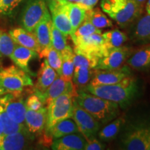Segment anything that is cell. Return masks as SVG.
I'll list each match as a JSON object with an SVG mask.
<instances>
[{
    "instance_id": "cell-1",
    "label": "cell",
    "mask_w": 150,
    "mask_h": 150,
    "mask_svg": "<svg viewBox=\"0 0 150 150\" xmlns=\"http://www.w3.org/2000/svg\"><path fill=\"white\" fill-rule=\"evenodd\" d=\"M83 91L111 101L119 106L125 108L134 100L138 93V86L135 78L130 75L117 83L102 86L87 85Z\"/></svg>"
},
{
    "instance_id": "cell-2",
    "label": "cell",
    "mask_w": 150,
    "mask_h": 150,
    "mask_svg": "<svg viewBox=\"0 0 150 150\" xmlns=\"http://www.w3.org/2000/svg\"><path fill=\"white\" fill-rule=\"evenodd\" d=\"M74 100L101 125H107L119 115L120 108L117 104L87 92L78 93Z\"/></svg>"
},
{
    "instance_id": "cell-3",
    "label": "cell",
    "mask_w": 150,
    "mask_h": 150,
    "mask_svg": "<svg viewBox=\"0 0 150 150\" xmlns=\"http://www.w3.org/2000/svg\"><path fill=\"white\" fill-rule=\"evenodd\" d=\"M101 7L121 27L132 24L141 16L143 6L132 0H102Z\"/></svg>"
},
{
    "instance_id": "cell-4",
    "label": "cell",
    "mask_w": 150,
    "mask_h": 150,
    "mask_svg": "<svg viewBox=\"0 0 150 150\" xmlns=\"http://www.w3.org/2000/svg\"><path fill=\"white\" fill-rule=\"evenodd\" d=\"M74 99V97L72 93H66L56 97L47 106V133L59 121L72 118Z\"/></svg>"
},
{
    "instance_id": "cell-5",
    "label": "cell",
    "mask_w": 150,
    "mask_h": 150,
    "mask_svg": "<svg viewBox=\"0 0 150 150\" xmlns=\"http://www.w3.org/2000/svg\"><path fill=\"white\" fill-rule=\"evenodd\" d=\"M33 86L28 73L14 65L0 67V88L8 93H21L24 88Z\"/></svg>"
},
{
    "instance_id": "cell-6",
    "label": "cell",
    "mask_w": 150,
    "mask_h": 150,
    "mask_svg": "<svg viewBox=\"0 0 150 150\" xmlns=\"http://www.w3.org/2000/svg\"><path fill=\"white\" fill-rule=\"evenodd\" d=\"M72 119L77 125L79 132L83 135L87 141L95 138L102 125L89 112L81 107L74 99Z\"/></svg>"
},
{
    "instance_id": "cell-7",
    "label": "cell",
    "mask_w": 150,
    "mask_h": 150,
    "mask_svg": "<svg viewBox=\"0 0 150 150\" xmlns=\"http://www.w3.org/2000/svg\"><path fill=\"white\" fill-rule=\"evenodd\" d=\"M74 52L99 60L107 54L104 45L102 33H95L76 38L74 41Z\"/></svg>"
},
{
    "instance_id": "cell-8",
    "label": "cell",
    "mask_w": 150,
    "mask_h": 150,
    "mask_svg": "<svg viewBox=\"0 0 150 150\" xmlns=\"http://www.w3.org/2000/svg\"><path fill=\"white\" fill-rule=\"evenodd\" d=\"M49 12L45 0H29L22 12L21 24L22 28L33 32L35 27Z\"/></svg>"
},
{
    "instance_id": "cell-9",
    "label": "cell",
    "mask_w": 150,
    "mask_h": 150,
    "mask_svg": "<svg viewBox=\"0 0 150 150\" xmlns=\"http://www.w3.org/2000/svg\"><path fill=\"white\" fill-rule=\"evenodd\" d=\"M67 0H48L53 24L66 36L72 35V28L68 14Z\"/></svg>"
},
{
    "instance_id": "cell-10",
    "label": "cell",
    "mask_w": 150,
    "mask_h": 150,
    "mask_svg": "<svg viewBox=\"0 0 150 150\" xmlns=\"http://www.w3.org/2000/svg\"><path fill=\"white\" fill-rule=\"evenodd\" d=\"M20 93H10L0 97V103L8 115L13 120L25 126V115L27 111L25 102L20 97Z\"/></svg>"
},
{
    "instance_id": "cell-11",
    "label": "cell",
    "mask_w": 150,
    "mask_h": 150,
    "mask_svg": "<svg viewBox=\"0 0 150 150\" xmlns=\"http://www.w3.org/2000/svg\"><path fill=\"white\" fill-rule=\"evenodd\" d=\"M66 93H72L74 97L78 94L76 86L72 81H66L59 76L44 93L42 94H35L42 99L44 105L46 104L47 106L56 97Z\"/></svg>"
},
{
    "instance_id": "cell-12",
    "label": "cell",
    "mask_w": 150,
    "mask_h": 150,
    "mask_svg": "<svg viewBox=\"0 0 150 150\" xmlns=\"http://www.w3.org/2000/svg\"><path fill=\"white\" fill-rule=\"evenodd\" d=\"M131 54L129 47L121 46L112 49L106 56L99 60L95 69L97 70H115L122 66Z\"/></svg>"
},
{
    "instance_id": "cell-13",
    "label": "cell",
    "mask_w": 150,
    "mask_h": 150,
    "mask_svg": "<svg viewBox=\"0 0 150 150\" xmlns=\"http://www.w3.org/2000/svg\"><path fill=\"white\" fill-rule=\"evenodd\" d=\"M95 70V74L88 85L102 86L117 83L124 78L130 76L131 74L128 65L115 70Z\"/></svg>"
},
{
    "instance_id": "cell-14",
    "label": "cell",
    "mask_w": 150,
    "mask_h": 150,
    "mask_svg": "<svg viewBox=\"0 0 150 150\" xmlns=\"http://www.w3.org/2000/svg\"><path fill=\"white\" fill-rule=\"evenodd\" d=\"M150 127H140L127 133L122 140L124 149L147 150Z\"/></svg>"
},
{
    "instance_id": "cell-15",
    "label": "cell",
    "mask_w": 150,
    "mask_h": 150,
    "mask_svg": "<svg viewBox=\"0 0 150 150\" xmlns=\"http://www.w3.org/2000/svg\"><path fill=\"white\" fill-rule=\"evenodd\" d=\"M131 30V39L133 42L138 45L150 43V14L137 19Z\"/></svg>"
},
{
    "instance_id": "cell-16",
    "label": "cell",
    "mask_w": 150,
    "mask_h": 150,
    "mask_svg": "<svg viewBox=\"0 0 150 150\" xmlns=\"http://www.w3.org/2000/svg\"><path fill=\"white\" fill-rule=\"evenodd\" d=\"M31 133L27 128L18 132L6 135L0 142V150H19L24 149L29 142Z\"/></svg>"
},
{
    "instance_id": "cell-17",
    "label": "cell",
    "mask_w": 150,
    "mask_h": 150,
    "mask_svg": "<svg viewBox=\"0 0 150 150\" xmlns=\"http://www.w3.org/2000/svg\"><path fill=\"white\" fill-rule=\"evenodd\" d=\"M87 140L83 135L74 133L56 138L52 145V149L54 150H82L86 145Z\"/></svg>"
},
{
    "instance_id": "cell-18",
    "label": "cell",
    "mask_w": 150,
    "mask_h": 150,
    "mask_svg": "<svg viewBox=\"0 0 150 150\" xmlns=\"http://www.w3.org/2000/svg\"><path fill=\"white\" fill-rule=\"evenodd\" d=\"M47 107L33 110L27 109L25 115V127L31 134H38L45 128Z\"/></svg>"
},
{
    "instance_id": "cell-19",
    "label": "cell",
    "mask_w": 150,
    "mask_h": 150,
    "mask_svg": "<svg viewBox=\"0 0 150 150\" xmlns=\"http://www.w3.org/2000/svg\"><path fill=\"white\" fill-rule=\"evenodd\" d=\"M52 20L50 12H47L33 30L41 50L52 46Z\"/></svg>"
},
{
    "instance_id": "cell-20",
    "label": "cell",
    "mask_w": 150,
    "mask_h": 150,
    "mask_svg": "<svg viewBox=\"0 0 150 150\" xmlns=\"http://www.w3.org/2000/svg\"><path fill=\"white\" fill-rule=\"evenodd\" d=\"M59 76L58 73L48 64L47 60L45 59L38 73L37 81L35 85V93L42 94L44 93Z\"/></svg>"
},
{
    "instance_id": "cell-21",
    "label": "cell",
    "mask_w": 150,
    "mask_h": 150,
    "mask_svg": "<svg viewBox=\"0 0 150 150\" xmlns=\"http://www.w3.org/2000/svg\"><path fill=\"white\" fill-rule=\"evenodd\" d=\"M127 64L131 69L137 71L150 70V43L144 45L131 54L127 59Z\"/></svg>"
},
{
    "instance_id": "cell-22",
    "label": "cell",
    "mask_w": 150,
    "mask_h": 150,
    "mask_svg": "<svg viewBox=\"0 0 150 150\" xmlns=\"http://www.w3.org/2000/svg\"><path fill=\"white\" fill-rule=\"evenodd\" d=\"M38 52L25 47L16 44L15 48L11 54L10 59L18 67L28 74L31 73L29 65L31 60L38 56Z\"/></svg>"
},
{
    "instance_id": "cell-23",
    "label": "cell",
    "mask_w": 150,
    "mask_h": 150,
    "mask_svg": "<svg viewBox=\"0 0 150 150\" xmlns=\"http://www.w3.org/2000/svg\"><path fill=\"white\" fill-rule=\"evenodd\" d=\"M9 35L16 44L34 50L38 54L41 52L40 47L33 32L28 31L24 28H15L9 31Z\"/></svg>"
},
{
    "instance_id": "cell-24",
    "label": "cell",
    "mask_w": 150,
    "mask_h": 150,
    "mask_svg": "<svg viewBox=\"0 0 150 150\" xmlns=\"http://www.w3.org/2000/svg\"><path fill=\"white\" fill-rule=\"evenodd\" d=\"M79 132V129L72 118H67L59 121L50 129L48 134L54 139L59 138L66 135Z\"/></svg>"
},
{
    "instance_id": "cell-25",
    "label": "cell",
    "mask_w": 150,
    "mask_h": 150,
    "mask_svg": "<svg viewBox=\"0 0 150 150\" xmlns=\"http://www.w3.org/2000/svg\"><path fill=\"white\" fill-rule=\"evenodd\" d=\"M104 45L107 54L112 49L122 46L128 39L127 34L118 29L110 30L102 34Z\"/></svg>"
},
{
    "instance_id": "cell-26",
    "label": "cell",
    "mask_w": 150,
    "mask_h": 150,
    "mask_svg": "<svg viewBox=\"0 0 150 150\" xmlns=\"http://www.w3.org/2000/svg\"><path fill=\"white\" fill-rule=\"evenodd\" d=\"M125 123V118L124 116L117 118L99 131L98 134L99 138L104 142H108L113 140L119 134Z\"/></svg>"
},
{
    "instance_id": "cell-27",
    "label": "cell",
    "mask_w": 150,
    "mask_h": 150,
    "mask_svg": "<svg viewBox=\"0 0 150 150\" xmlns=\"http://www.w3.org/2000/svg\"><path fill=\"white\" fill-rule=\"evenodd\" d=\"M85 20L93 24L97 29L110 27L112 22L99 8H93L86 11Z\"/></svg>"
},
{
    "instance_id": "cell-28",
    "label": "cell",
    "mask_w": 150,
    "mask_h": 150,
    "mask_svg": "<svg viewBox=\"0 0 150 150\" xmlns=\"http://www.w3.org/2000/svg\"><path fill=\"white\" fill-rule=\"evenodd\" d=\"M61 55L62 57V66L61 74L59 76L66 81H72L74 71L73 62L74 51L70 46H69Z\"/></svg>"
},
{
    "instance_id": "cell-29",
    "label": "cell",
    "mask_w": 150,
    "mask_h": 150,
    "mask_svg": "<svg viewBox=\"0 0 150 150\" xmlns=\"http://www.w3.org/2000/svg\"><path fill=\"white\" fill-rule=\"evenodd\" d=\"M39 55L40 59H45L47 60L48 64L58 73V74H61L62 57L61 54L54 49L53 46L41 50Z\"/></svg>"
},
{
    "instance_id": "cell-30",
    "label": "cell",
    "mask_w": 150,
    "mask_h": 150,
    "mask_svg": "<svg viewBox=\"0 0 150 150\" xmlns=\"http://www.w3.org/2000/svg\"><path fill=\"white\" fill-rule=\"evenodd\" d=\"M68 14L72 28V35L81 24L85 20L86 10L81 7L78 4L68 1Z\"/></svg>"
},
{
    "instance_id": "cell-31",
    "label": "cell",
    "mask_w": 150,
    "mask_h": 150,
    "mask_svg": "<svg viewBox=\"0 0 150 150\" xmlns=\"http://www.w3.org/2000/svg\"><path fill=\"white\" fill-rule=\"evenodd\" d=\"M95 71L96 70L95 68L86 67L74 68L72 77L73 83L76 86V87L85 88L94 76Z\"/></svg>"
},
{
    "instance_id": "cell-32",
    "label": "cell",
    "mask_w": 150,
    "mask_h": 150,
    "mask_svg": "<svg viewBox=\"0 0 150 150\" xmlns=\"http://www.w3.org/2000/svg\"><path fill=\"white\" fill-rule=\"evenodd\" d=\"M0 120L2 125L3 133L4 136L18 132L26 128L24 125L16 122L9 117L1 103H0Z\"/></svg>"
},
{
    "instance_id": "cell-33",
    "label": "cell",
    "mask_w": 150,
    "mask_h": 150,
    "mask_svg": "<svg viewBox=\"0 0 150 150\" xmlns=\"http://www.w3.org/2000/svg\"><path fill=\"white\" fill-rule=\"evenodd\" d=\"M52 45L60 54L66 50L69 45L67 44V36L56 28L52 22Z\"/></svg>"
},
{
    "instance_id": "cell-34",
    "label": "cell",
    "mask_w": 150,
    "mask_h": 150,
    "mask_svg": "<svg viewBox=\"0 0 150 150\" xmlns=\"http://www.w3.org/2000/svg\"><path fill=\"white\" fill-rule=\"evenodd\" d=\"M16 43L12 38L5 31L0 30V58L10 56L13 51Z\"/></svg>"
},
{
    "instance_id": "cell-35",
    "label": "cell",
    "mask_w": 150,
    "mask_h": 150,
    "mask_svg": "<svg viewBox=\"0 0 150 150\" xmlns=\"http://www.w3.org/2000/svg\"><path fill=\"white\" fill-rule=\"evenodd\" d=\"M102 33V31H101V29H97V27H95L89 21L85 20L81 24L79 27L76 29L71 38H72L73 42H74L76 38L87 36V35L93 34V33Z\"/></svg>"
},
{
    "instance_id": "cell-36",
    "label": "cell",
    "mask_w": 150,
    "mask_h": 150,
    "mask_svg": "<svg viewBox=\"0 0 150 150\" xmlns=\"http://www.w3.org/2000/svg\"><path fill=\"white\" fill-rule=\"evenodd\" d=\"M98 59L89 57L85 54L74 51L73 62H74V68H78L80 67L95 68L98 63Z\"/></svg>"
},
{
    "instance_id": "cell-37",
    "label": "cell",
    "mask_w": 150,
    "mask_h": 150,
    "mask_svg": "<svg viewBox=\"0 0 150 150\" xmlns=\"http://www.w3.org/2000/svg\"><path fill=\"white\" fill-rule=\"evenodd\" d=\"M22 1V0H0V14L10 13Z\"/></svg>"
},
{
    "instance_id": "cell-38",
    "label": "cell",
    "mask_w": 150,
    "mask_h": 150,
    "mask_svg": "<svg viewBox=\"0 0 150 150\" xmlns=\"http://www.w3.org/2000/svg\"><path fill=\"white\" fill-rule=\"evenodd\" d=\"M25 104L27 109L33 110H38L44 106L42 99L35 93L28 97L25 102Z\"/></svg>"
},
{
    "instance_id": "cell-39",
    "label": "cell",
    "mask_w": 150,
    "mask_h": 150,
    "mask_svg": "<svg viewBox=\"0 0 150 150\" xmlns=\"http://www.w3.org/2000/svg\"><path fill=\"white\" fill-rule=\"evenodd\" d=\"M105 145L99 142L96 138H93L91 140H88L86 142V145L84 147L85 150H101L104 149Z\"/></svg>"
},
{
    "instance_id": "cell-40",
    "label": "cell",
    "mask_w": 150,
    "mask_h": 150,
    "mask_svg": "<svg viewBox=\"0 0 150 150\" xmlns=\"http://www.w3.org/2000/svg\"><path fill=\"white\" fill-rule=\"evenodd\" d=\"M98 1L99 0H81V2L76 4H78L81 7H82L85 10L88 11L93 8L98 2Z\"/></svg>"
},
{
    "instance_id": "cell-41",
    "label": "cell",
    "mask_w": 150,
    "mask_h": 150,
    "mask_svg": "<svg viewBox=\"0 0 150 150\" xmlns=\"http://www.w3.org/2000/svg\"><path fill=\"white\" fill-rule=\"evenodd\" d=\"M146 11L148 14H150V0H147V2L146 4Z\"/></svg>"
},
{
    "instance_id": "cell-42",
    "label": "cell",
    "mask_w": 150,
    "mask_h": 150,
    "mask_svg": "<svg viewBox=\"0 0 150 150\" xmlns=\"http://www.w3.org/2000/svg\"><path fill=\"white\" fill-rule=\"evenodd\" d=\"M132 1H135V2L138 4L143 6L144 4L145 3V1H147V0H132Z\"/></svg>"
},
{
    "instance_id": "cell-43",
    "label": "cell",
    "mask_w": 150,
    "mask_h": 150,
    "mask_svg": "<svg viewBox=\"0 0 150 150\" xmlns=\"http://www.w3.org/2000/svg\"><path fill=\"white\" fill-rule=\"evenodd\" d=\"M4 136V133H3L2 125H1V120H0V138H2Z\"/></svg>"
},
{
    "instance_id": "cell-44",
    "label": "cell",
    "mask_w": 150,
    "mask_h": 150,
    "mask_svg": "<svg viewBox=\"0 0 150 150\" xmlns=\"http://www.w3.org/2000/svg\"><path fill=\"white\" fill-rule=\"evenodd\" d=\"M6 93H7L4 91V90L1 88H0V97L2 96V95H5V94H6Z\"/></svg>"
},
{
    "instance_id": "cell-45",
    "label": "cell",
    "mask_w": 150,
    "mask_h": 150,
    "mask_svg": "<svg viewBox=\"0 0 150 150\" xmlns=\"http://www.w3.org/2000/svg\"><path fill=\"white\" fill-rule=\"evenodd\" d=\"M67 1L72 3H79L81 1V0H67Z\"/></svg>"
},
{
    "instance_id": "cell-46",
    "label": "cell",
    "mask_w": 150,
    "mask_h": 150,
    "mask_svg": "<svg viewBox=\"0 0 150 150\" xmlns=\"http://www.w3.org/2000/svg\"><path fill=\"white\" fill-rule=\"evenodd\" d=\"M147 150H150V133H149V142H148Z\"/></svg>"
},
{
    "instance_id": "cell-47",
    "label": "cell",
    "mask_w": 150,
    "mask_h": 150,
    "mask_svg": "<svg viewBox=\"0 0 150 150\" xmlns=\"http://www.w3.org/2000/svg\"><path fill=\"white\" fill-rule=\"evenodd\" d=\"M1 138H0V142H1Z\"/></svg>"
}]
</instances>
